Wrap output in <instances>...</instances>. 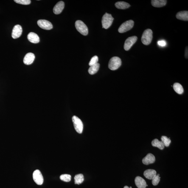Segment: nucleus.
Masks as SVG:
<instances>
[{
  "label": "nucleus",
  "mask_w": 188,
  "mask_h": 188,
  "mask_svg": "<svg viewBox=\"0 0 188 188\" xmlns=\"http://www.w3.org/2000/svg\"><path fill=\"white\" fill-rule=\"evenodd\" d=\"M153 39V32L150 29H146L143 33L141 40L144 45L147 46L151 43Z\"/></svg>",
  "instance_id": "f257e3e1"
},
{
  "label": "nucleus",
  "mask_w": 188,
  "mask_h": 188,
  "mask_svg": "<svg viewBox=\"0 0 188 188\" xmlns=\"http://www.w3.org/2000/svg\"><path fill=\"white\" fill-rule=\"evenodd\" d=\"M122 61L119 57H112L109 62L108 67L112 71L117 69L121 66Z\"/></svg>",
  "instance_id": "f03ea898"
},
{
  "label": "nucleus",
  "mask_w": 188,
  "mask_h": 188,
  "mask_svg": "<svg viewBox=\"0 0 188 188\" xmlns=\"http://www.w3.org/2000/svg\"><path fill=\"white\" fill-rule=\"evenodd\" d=\"M114 18L111 14L106 13L102 18V28L108 29L111 27Z\"/></svg>",
  "instance_id": "7ed1b4c3"
},
{
  "label": "nucleus",
  "mask_w": 188,
  "mask_h": 188,
  "mask_svg": "<svg viewBox=\"0 0 188 188\" xmlns=\"http://www.w3.org/2000/svg\"><path fill=\"white\" fill-rule=\"evenodd\" d=\"M75 26L77 30L82 35L84 36L88 35V28L83 21L80 20H77L76 21Z\"/></svg>",
  "instance_id": "20e7f679"
},
{
  "label": "nucleus",
  "mask_w": 188,
  "mask_h": 188,
  "mask_svg": "<svg viewBox=\"0 0 188 188\" xmlns=\"http://www.w3.org/2000/svg\"><path fill=\"white\" fill-rule=\"evenodd\" d=\"M134 22L132 20H128L123 23L118 29V31L120 33H124L130 30L134 26Z\"/></svg>",
  "instance_id": "39448f33"
},
{
  "label": "nucleus",
  "mask_w": 188,
  "mask_h": 188,
  "mask_svg": "<svg viewBox=\"0 0 188 188\" xmlns=\"http://www.w3.org/2000/svg\"><path fill=\"white\" fill-rule=\"evenodd\" d=\"M72 121L76 131L79 133H82L83 129V123L82 121L76 116H73Z\"/></svg>",
  "instance_id": "423d86ee"
},
{
  "label": "nucleus",
  "mask_w": 188,
  "mask_h": 188,
  "mask_svg": "<svg viewBox=\"0 0 188 188\" xmlns=\"http://www.w3.org/2000/svg\"><path fill=\"white\" fill-rule=\"evenodd\" d=\"M137 37L133 36L129 37L126 40L124 43V48L125 51H128L131 49L132 46L137 41Z\"/></svg>",
  "instance_id": "0eeeda50"
},
{
  "label": "nucleus",
  "mask_w": 188,
  "mask_h": 188,
  "mask_svg": "<svg viewBox=\"0 0 188 188\" xmlns=\"http://www.w3.org/2000/svg\"><path fill=\"white\" fill-rule=\"evenodd\" d=\"M33 178L34 181L38 185H42L44 182V178L40 171L36 170L33 173Z\"/></svg>",
  "instance_id": "6e6552de"
},
{
  "label": "nucleus",
  "mask_w": 188,
  "mask_h": 188,
  "mask_svg": "<svg viewBox=\"0 0 188 188\" xmlns=\"http://www.w3.org/2000/svg\"><path fill=\"white\" fill-rule=\"evenodd\" d=\"M37 24L40 28L46 30L52 29L53 25L50 22L45 20H40L37 21Z\"/></svg>",
  "instance_id": "1a4fd4ad"
},
{
  "label": "nucleus",
  "mask_w": 188,
  "mask_h": 188,
  "mask_svg": "<svg viewBox=\"0 0 188 188\" xmlns=\"http://www.w3.org/2000/svg\"><path fill=\"white\" fill-rule=\"evenodd\" d=\"M22 29L21 26L17 24L14 27L12 30V36L14 39L19 38L22 33Z\"/></svg>",
  "instance_id": "9d476101"
},
{
  "label": "nucleus",
  "mask_w": 188,
  "mask_h": 188,
  "mask_svg": "<svg viewBox=\"0 0 188 188\" xmlns=\"http://www.w3.org/2000/svg\"><path fill=\"white\" fill-rule=\"evenodd\" d=\"M35 59V55L32 53H29L26 54L24 59L25 64L28 65L32 64Z\"/></svg>",
  "instance_id": "9b49d317"
},
{
  "label": "nucleus",
  "mask_w": 188,
  "mask_h": 188,
  "mask_svg": "<svg viewBox=\"0 0 188 188\" xmlns=\"http://www.w3.org/2000/svg\"><path fill=\"white\" fill-rule=\"evenodd\" d=\"M65 7V3L63 1H60L54 6L53 9L54 13L59 15L61 13Z\"/></svg>",
  "instance_id": "f8f14e48"
},
{
  "label": "nucleus",
  "mask_w": 188,
  "mask_h": 188,
  "mask_svg": "<svg viewBox=\"0 0 188 188\" xmlns=\"http://www.w3.org/2000/svg\"><path fill=\"white\" fill-rule=\"evenodd\" d=\"M155 161V157L151 153H149L147 154L145 157L143 158L142 162L143 164L145 165L153 164Z\"/></svg>",
  "instance_id": "ddd939ff"
},
{
  "label": "nucleus",
  "mask_w": 188,
  "mask_h": 188,
  "mask_svg": "<svg viewBox=\"0 0 188 188\" xmlns=\"http://www.w3.org/2000/svg\"><path fill=\"white\" fill-rule=\"evenodd\" d=\"M135 183L138 188H145L147 186L145 180L140 176L137 177L135 178Z\"/></svg>",
  "instance_id": "4468645a"
},
{
  "label": "nucleus",
  "mask_w": 188,
  "mask_h": 188,
  "mask_svg": "<svg viewBox=\"0 0 188 188\" xmlns=\"http://www.w3.org/2000/svg\"><path fill=\"white\" fill-rule=\"evenodd\" d=\"M28 40L31 43H38L40 41L39 37L37 34L33 32H31L28 35Z\"/></svg>",
  "instance_id": "2eb2a0df"
},
{
  "label": "nucleus",
  "mask_w": 188,
  "mask_h": 188,
  "mask_svg": "<svg viewBox=\"0 0 188 188\" xmlns=\"http://www.w3.org/2000/svg\"><path fill=\"white\" fill-rule=\"evenodd\" d=\"M144 177L148 179H152L156 176V172L153 169H147L144 172Z\"/></svg>",
  "instance_id": "dca6fc26"
},
{
  "label": "nucleus",
  "mask_w": 188,
  "mask_h": 188,
  "mask_svg": "<svg viewBox=\"0 0 188 188\" xmlns=\"http://www.w3.org/2000/svg\"><path fill=\"white\" fill-rule=\"evenodd\" d=\"M176 18L178 19L187 21L188 20V11H182L178 12L176 15Z\"/></svg>",
  "instance_id": "f3484780"
},
{
  "label": "nucleus",
  "mask_w": 188,
  "mask_h": 188,
  "mask_svg": "<svg viewBox=\"0 0 188 188\" xmlns=\"http://www.w3.org/2000/svg\"><path fill=\"white\" fill-rule=\"evenodd\" d=\"M166 0H152L151 4L153 7H164L167 4Z\"/></svg>",
  "instance_id": "a211bd4d"
},
{
  "label": "nucleus",
  "mask_w": 188,
  "mask_h": 188,
  "mask_svg": "<svg viewBox=\"0 0 188 188\" xmlns=\"http://www.w3.org/2000/svg\"><path fill=\"white\" fill-rule=\"evenodd\" d=\"M115 6L117 8L124 10L130 7V5L128 3L124 1H118L115 4Z\"/></svg>",
  "instance_id": "6ab92c4d"
},
{
  "label": "nucleus",
  "mask_w": 188,
  "mask_h": 188,
  "mask_svg": "<svg viewBox=\"0 0 188 188\" xmlns=\"http://www.w3.org/2000/svg\"><path fill=\"white\" fill-rule=\"evenodd\" d=\"M152 144L153 146L158 147L161 150H162L164 148V146L162 141H159L157 139L153 140L152 141Z\"/></svg>",
  "instance_id": "aec40b11"
},
{
  "label": "nucleus",
  "mask_w": 188,
  "mask_h": 188,
  "mask_svg": "<svg viewBox=\"0 0 188 188\" xmlns=\"http://www.w3.org/2000/svg\"><path fill=\"white\" fill-rule=\"evenodd\" d=\"M100 68V64L98 63L90 66L88 70V73L91 75L95 74L98 71Z\"/></svg>",
  "instance_id": "412c9836"
},
{
  "label": "nucleus",
  "mask_w": 188,
  "mask_h": 188,
  "mask_svg": "<svg viewBox=\"0 0 188 188\" xmlns=\"http://www.w3.org/2000/svg\"><path fill=\"white\" fill-rule=\"evenodd\" d=\"M173 89L178 94H181L184 92V89L182 86L180 84L175 83L173 85Z\"/></svg>",
  "instance_id": "4be33fe9"
},
{
  "label": "nucleus",
  "mask_w": 188,
  "mask_h": 188,
  "mask_svg": "<svg viewBox=\"0 0 188 188\" xmlns=\"http://www.w3.org/2000/svg\"><path fill=\"white\" fill-rule=\"evenodd\" d=\"M75 183L76 184L80 185L84 181L83 175L82 174H79L75 175L74 177Z\"/></svg>",
  "instance_id": "5701e85b"
},
{
  "label": "nucleus",
  "mask_w": 188,
  "mask_h": 188,
  "mask_svg": "<svg viewBox=\"0 0 188 188\" xmlns=\"http://www.w3.org/2000/svg\"><path fill=\"white\" fill-rule=\"evenodd\" d=\"M170 138L166 136H162L161 138L162 141L165 146L168 147L170 145V143L171 142V141Z\"/></svg>",
  "instance_id": "b1692460"
},
{
  "label": "nucleus",
  "mask_w": 188,
  "mask_h": 188,
  "mask_svg": "<svg viewBox=\"0 0 188 188\" xmlns=\"http://www.w3.org/2000/svg\"><path fill=\"white\" fill-rule=\"evenodd\" d=\"M60 179L61 181L68 182L71 181V175L68 174H63L60 175Z\"/></svg>",
  "instance_id": "393cba45"
},
{
  "label": "nucleus",
  "mask_w": 188,
  "mask_h": 188,
  "mask_svg": "<svg viewBox=\"0 0 188 188\" xmlns=\"http://www.w3.org/2000/svg\"><path fill=\"white\" fill-rule=\"evenodd\" d=\"M160 174H158L157 175H156V176L152 179V183L153 185L156 186L158 184L160 180Z\"/></svg>",
  "instance_id": "a878e982"
},
{
  "label": "nucleus",
  "mask_w": 188,
  "mask_h": 188,
  "mask_svg": "<svg viewBox=\"0 0 188 188\" xmlns=\"http://www.w3.org/2000/svg\"><path fill=\"white\" fill-rule=\"evenodd\" d=\"M14 1L17 3L24 5H28L31 3L30 0H15Z\"/></svg>",
  "instance_id": "bb28decb"
},
{
  "label": "nucleus",
  "mask_w": 188,
  "mask_h": 188,
  "mask_svg": "<svg viewBox=\"0 0 188 188\" xmlns=\"http://www.w3.org/2000/svg\"><path fill=\"white\" fill-rule=\"evenodd\" d=\"M98 61V57L97 55L94 56L91 58L90 61L89 65L90 66L96 64Z\"/></svg>",
  "instance_id": "cd10ccee"
},
{
  "label": "nucleus",
  "mask_w": 188,
  "mask_h": 188,
  "mask_svg": "<svg viewBox=\"0 0 188 188\" xmlns=\"http://www.w3.org/2000/svg\"><path fill=\"white\" fill-rule=\"evenodd\" d=\"M158 44L159 46H166V42L164 40H161L158 42Z\"/></svg>",
  "instance_id": "c85d7f7f"
},
{
  "label": "nucleus",
  "mask_w": 188,
  "mask_h": 188,
  "mask_svg": "<svg viewBox=\"0 0 188 188\" xmlns=\"http://www.w3.org/2000/svg\"><path fill=\"white\" fill-rule=\"evenodd\" d=\"M188 47H186L185 51V57L186 58H188Z\"/></svg>",
  "instance_id": "c756f323"
},
{
  "label": "nucleus",
  "mask_w": 188,
  "mask_h": 188,
  "mask_svg": "<svg viewBox=\"0 0 188 188\" xmlns=\"http://www.w3.org/2000/svg\"><path fill=\"white\" fill-rule=\"evenodd\" d=\"M124 188H130L129 187H128V186H124Z\"/></svg>",
  "instance_id": "7c9ffc66"
},
{
  "label": "nucleus",
  "mask_w": 188,
  "mask_h": 188,
  "mask_svg": "<svg viewBox=\"0 0 188 188\" xmlns=\"http://www.w3.org/2000/svg\"><path fill=\"white\" fill-rule=\"evenodd\" d=\"M130 188H132V187H131H131H130Z\"/></svg>",
  "instance_id": "2f4dec72"
}]
</instances>
